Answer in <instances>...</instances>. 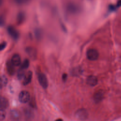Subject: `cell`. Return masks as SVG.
Returning a JSON list of instances; mask_svg holds the SVG:
<instances>
[{
    "instance_id": "11",
    "label": "cell",
    "mask_w": 121,
    "mask_h": 121,
    "mask_svg": "<svg viewBox=\"0 0 121 121\" xmlns=\"http://www.w3.org/2000/svg\"><path fill=\"white\" fill-rule=\"evenodd\" d=\"M9 106L8 100L6 98L3 96H1L0 97V110H5Z\"/></svg>"
},
{
    "instance_id": "10",
    "label": "cell",
    "mask_w": 121,
    "mask_h": 121,
    "mask_svg": "<svg viewBox=\"0 0 121 121\" xmlns=\"http://www.w3.org/2000/svg\"><path fill=\"white\" fill-rule=\"evenodd\" d=\"M11 61L15 66H18L20 65L21 60L20 55L18 54H14L11 59Z\"/></svg>"
},
{
    "instance_id": "12",
    "label": "cell",
    "mask_w": 121,
    "mask_h": 121,
    "mask_svg": "<svg viewBox=\"0 0 121 121\" xmlns=\"http://www.w3.org/2000/svg\"><path fill=\"white\" fill-rule=\"evenodd\" d=\"M10 117L13 120H18L20 118V114L17 110H12L10 112Z\"/></svg>"
},
{
    "instance_id": "18",
    "label": "cell",
    "mask_w": 121,
    "mask_h": 121,
    "mask_svg": "<svg viewBox=\"0 0 121 121\" xmlns=\"http://www.w3.org/2000/svg\"><path fill=\"white\" fill-rule=\"evenodd\" d=\"M25 115L26 116V118H29L30 119L31 118H32V115H33V112H32V111L30 110V109H26L25 110Z\"/></svg>"
},
{
    "instance_id": "4",
    "label": "cell",
    "mask_w": 121,
    "mask_h": 121,
    "mask_svg": "<svg viewBox=\"0 0 121 121\" xmlns=\"http://www.w3.org/2000/svg\"><path fill=\"white\" fill-rule=\"evenodd\" d=\"M88 113L86 110L84 109H80L75 113V117L79 120H85L87 118Z\"/></svg>"
},
{
    "instance_id": "7",
    "label": "cell",
    "mask_w": 121,
    "mask_h": 121,
    "mask_svg": "<svg viewBox=\"0 0 121 121\" xmlns=\"http://www.w3.org/2000/svg\"><path fill=\"white\" fill-rule=\"evenodd\" d=\"M87 84L91 86H94L97 84L98 79L97 78L93 75L89 76L86 79Z\"/></svg>"
},
{
    "instance_id": "3",
    "label": "cell",
    "mask_w": 121,
    "mask_h": 121,
    "mask_svg": "<svg viewBox=\"0 0 121 121\" xmlns=\"http://www.w3.org/2000/svg\"><path fill=\"white\" fill-rule=\"evenodd\" d=\"M38 80L40 85L43 88H46L48 86V82L45 75L43 73H40L38 75Z\"/></svg>"
},
{
    "instance_id": "5",
    "label": "cell",
    "mask_w": 121,
    "mask_h": 121,
    "mask_svg": "<svg viewBox=\"0 0 121 121\" xmlns=\"http://www.w3.org/2000/svg\"><path fill=\"white\" fill-rule=\"evenodd\" d=\"M9 34L14 40H17L19 38V33L17 30L12 26H9L7 28Z\"/></svg>"
},
{
    "instance_id": "2",
    "label": "cell",
    "mask_w": 121,
    "mask_h": 121,
    "mask_svg": "<svg viewBox=\"0 0 121 121\" xmlns=\"http://www.w3.org/2000/svg\"><path fill=\"white\" fill-rule=\"evenodd\" d=\"M18 100L21 103H26L30 100V93L27 91H22L18 95Z\"/></svg>"
},
{
    "instance_id": "19",
    "label": "cell",
    "mask_w": 121,
    "mask_h": 121,
    "mask_svg": "<svg viewBox=\"0 0 121 121\" xmlns=\"http://www.w3.org/2000/svg\"><path fill=\"white\" fill-rule=\"evenodd\" d=\"M24 15L23 13H19L17 16V22L18 23H21L23 22L24 19Z\"/></svg>"
},
{
    "instance_id": "6",
    "label": "cell",
    "mask_w": 121,
    "mask_h": 121,
    "mask_svg": "<svg viewBox=\"0 0 121 121\" xmlns=\"http://www.w3.org/2000/svg\"><path fill=\"white\" fill-rule=\"evenodd\" d=\"M26 51L28 55L32 60H34L36 58L37 52L35 48L32 47H27L26 49Z\"/></svg>"
},
{
    "instance_id": "15",
    "label": "cell",
    "mask_w": 121,
    "mask_h": 121,
    "mask_svg": "<svg viewBox=\"0 0 121 121\" xmlns=\"http://www.w3.org/2000/svg\"><path fill=\"white\" fill-rule=\"evenodd\" d=\"M8 83V79L7 77L5 75H2L1 76L0 78V87L2 88V87L5 86Z\"/></svg>"
},
{
    "instance_id": "17",
    "label": "cell",
    "mask_w": 121,
    "mask_h": 121,
    "mask_svg": "<svg viewBox=\"0 0 121 121\" xmlns=\"http://www.w3.org/2000/svg\"><path fill=\"white\" fill-rule=\"evenodd\" d=\"M29 63H29V60L28 59H25L23 61V63L22 64L21 68L23 69H27L29 67Z\"/></svg>"
},
{
    "instance_id": "23",
    "label": "cell",
    "mask_w": 121,
    "mask_h": 121,
    "mask_svg": "<svg viewBox=\"0 0 121 121\" xmlns=\"http://www.w3.org/2000/svg\"><path fill=\"white\" fill-rule=\"evenodd\" d=\"M15 0L18 3H23L29 0Z\"/></svg>"
},
{
    "instance_id": "13",
    "label": "cell",
    "mask_w": 121,
    "mask_h": 121,
    "mask_svg": "<svg viewBox=\"0 0 121 121\" xmlns=\"http://www.w3.org/2000/svg\"><path fill=\"white\" fill-rule=\"evenodd\" d=\"M14 66L11 61H8L7 63V69L8 72L10 75H13L15 71Z\"/></svg>"
},
{
    "instance_id": "14",
    "label": "cell",
    "mask_w": 121,
    "mask_h": 121,
    "mask_svg": "<svg viewBox=\"0 0 121 121\" xmlns=\"http://www.w3.org/2000/svg\"><path fill=\"white\" fill-rule=\"evenodd\" d=\"M69 11L71 13H76L78 10V7L73 4H70L68 6Z\"/></svg>"
},
{
    "instance_id": "22",
    "label": "cell",
    "mask_w": 121,
    "mask_h": 121,
    "mask_svg": "<svg viewBox=\"0 0 121 121\" xmlns=\"http://www.w3.org/2000/svg\"><path fill=\"white\" fill-rule=\"evenodd\" d=\"M7 43L6 42H3L1 43V44H0V50L1 51L4 50L5 48V47L7 46Z\"/></svg>"
},
{
    "instance_id": "25",
    "label": "cell",
    "mask_w": 121,
    "mask_h": 121,
    "mask_svg": "<svg viewBox=\"0 0 121 121\" xmlns=\"http://www.w3.org/2000/svg\"><path fill=\"white\" fill-rule=\"evenodd\" d=\"M67 74L66 73H64L62 75V79L64 80V81H65L67 79Z\"/></svg>"
},
{
    "instance_id": "20",
    "label": "cell",
    "mask_w": 121,
    "mask_h": 121,
    "mask_svg": "<svg viewBox=\"0 0 121 121\" xmlns=\"http://www.w3.org/2000/svg\"><path fill=\"white\" fill-rule=\"evenodd\" d=\"M6 116V112L5 110H0V120L2 121L5 118Z\"/></svg>"
},
{
    "instance_id": "24",
    "label": "cell",
    "mask_w": 121,
    "mask_h": 121,
    "mask_svg": "<svg viewBox=\"0 0 121 121\" xmlns=\"http://www.w3.org/2000/svg\"><path fill=\"white\" fill-rule=\"evenodd\" d=\"M4 24V19L3 18L2 16H1L0 17V25L1 26H2Z\"/></svg>"
},
{
    "instance_id": "8",
    "label": "cell",
    "mask_w": 121,
    "mask_h": 121,
    "mask_svg": "<svg viewBox=\"0 0 121 121\" xmlns=\"http://www.w3.org/2000/svg\"><path fill=\"white\" fill-rule=\"evenodd\" d=\"M32 72L31 71H28L25 74L23 80V84L24 85H27L31 82L32 78Z\"/></svg>"
},
{
    "instance_id": "16",
    "label": "cell",
    "mask_w": 121,
    "mask_h": 121,
    "mask_svg": "<svg viewBox=\"0 0 121 121\" xmlns=\"http://www.w3.org/2000/svg\"><path fill=\"white\" fill-rule=\"evenodd\" d=\"M24 69L21 68V69H20L18 70V72L17 73V77L18 79L19 80H21L22 78H23L25 75V73Z\"/></svg>"
},
{
    "instance_id": "21",
    "label": "cell",
    "mask_w": 121,
    "mask_h": 121,
    "mask_svg": "<svg viewBox=\"0 0 121 121\" xmlns=\"http://www.w3.org/2000/svg\"><path fill=\"white\" fill-rule=\"evenodd\" d=\"M35 35H36V37H37V38H40V37H41V35H41L42 33L40 30H39V29L36 30L35 31Z\"/></svg>"
},
{
    "instance_id": "9",
    "label": "cell",
    "mask_w": 121,
    "mask_h": 121,
    "mask_svg": "<svg viewBox=\"0 0 121 121\" xmlns=\"http://www.w3.org/2000/svg\"><path fill=\"white\" fill-rule=\"evenodd\" d=\"M104 94L102 90H98L94 94V101L96 103H99L101 102L104 98Z\"/></svg>"
},
{
    "instance_id": "1",
    "label": "cell",
    "mask_w": 121,
    "mask_h": 121,
    "mask_svg": "<svg viewBox=\"0 0 121 121\" xmlns=\"http://www.w3.org/2000/svg\"><path fill=\"white\" fill-rule=\"evenodd\" d=\"M98 57L99 53L96 49H90L86 52V57L90 60H95L98 59Z\"/></svg>"
}]
</instances>
